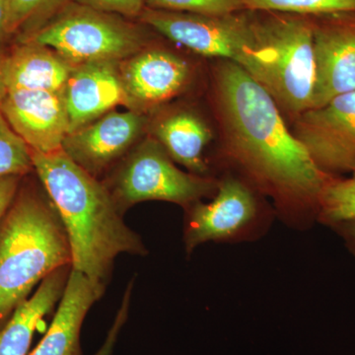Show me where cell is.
I'll return each mask as SVG.
<instances>
[{"label": "cell", "instance_id": "obj_20", "mask_svg": "<svg viewBox=\"0 0 355 355\" xmlns=\"http://www.w3.org/2000/svg\"><path fill=\"white\" fill-rule=\"evenodd\" d=\"M355 220V171L349 177H335L320 200L318 223L328 227Z\"/></svg>", "mask_w": 355, "mask_h": 355}, {"label": "cell", "instance_id": "obj_13", "mask_svg": "<svg viewBox=\"0 0 355 355\" xmlns=\"http://www.w3.org/2000/svg\"><path fill=\"white\" fill-rule=\"evenodd\" d=\"M128 106L135 111L157 106L179 94L188 84L191 67L172 51L147 46L119 62Z\"/></svg>", "mask_w": 355, "mask_h": 355}, {"label": "cell", "instance_id": "obj_22", "mask_svg": "<svg viewBox=\"0 0 355 355\" xmlns=\"http://www.w3.org/2000/svg\"><path fill=\"white\" fill-rule=\"evenodd\" d=\"M32 169L29 147L14 132L0 110V177L23 176Z\"/></svg>", "mask_w": 355, "mask_h": 355}, {"label": "cell", "instance_id": "obj_23", "mask_svg": "<svg viewBox=\"0 0 355 355\" xmlns=\"http://www.w3.org/2000/svg\"><path fill=\"white\" fill-rule=\"evenodd\" d=\"M148 8L158 10L224 15L247 10L245 0H146Z\"/></svg>", "mask_w": 355, "mask_h": 355}, {"label": "cell", "instance_id": "obj_21", "mask_svg": "<svg viewBox=\"0 0 355 355\" xmlns=\"http://www.w3.org/2000/svg\"><path fill=\"white\" fill-rule=\"evenodd\" d=\"M248 10L316 16L354 12L355 0H245Z\"/></svg>", "mask_w": 355, "mask_h": 355}, {"label": "cell", "instance_id": "obj_10", "mask_svg": "<svg viewBox=\"0 0 355 355\" xmlns=\"http://www.w3.org/2000/svg\"><path fill=\"white\" fill-rule=\"evenodd\" d=\"M315 80L312 108L355 91V11L311 16Z\"/></svg>", "mask_w": 355, "mask_h": 355}, {"label": "cell", "instance_id": "obj_26", "mask_svg": "<svg viewBox=\"0 0 355 355\" xmlns=\"http://www.w3.org/2000/svg\"><path fill=\"white\" fill-rule=\"evenodd\" d=\"M21 177L18 175L0 177V222L17 195Z\"/></svg>", "mask_w": 355, "mask_h": 355}, {"label": "cell", "instance_id": "obj_4", "mask_svg": "<svg viewBox=\"0 0 355 355\" xmlns=\"http://www.w3.org/2000/svg\"><path fill=\"white\" fill-rule=\"evenodd\" d=\"M139 21L193 53L240 65L265 87L270 58L259 34L257 11L202 15L146 7Z\"/></svg>", "mask_w": 355, "mask_h": 355}, {"label": "cell", "instance_id": "obj_27", "mask_svg": "<svg viewBox=\"0 0 355 355\" xmlns=\"http://www.w3.org/2000/svg\"><path fill=\"white\" fill-rule=\"evenodd\" d=\"M331 229L340 236L345 248L349 250L352 256L355 257V220L343 222L333 226Z\"/></svg>", "mask_w": 355, "mask_h": 355}, {"label": "cell", "instance_id": "obj_3", "mask_svg": "<svg viewBox=\"0 0 355 355\" xmlns=\"http://www.w3.org/2000/svg\"><path fill=\"white\" fill-rule=\"evenodd\" d=\"M67 266L71 251L53 202L18 191L0 222V329L39 282Z\"/></svg>", "mask_w": 355, "mask_h": 355}, {"label": "cell", "instance_id": "obj_15", "mask_svg": "<svg viewBox=\"0 0 355 355\" xmlns=\"http://www.w3.org/2000/svg\"><path fill=\"white\" fill-rule=\"evenodd\" d=\"M104 291V284L70 270L50 328L29 355H83L80 343L83 322Z\"/></svg>", "mask_w": 355, "mask_h": 355}, {"label": "cell", "instance_id": "obj_9", "mask_svg": "<svg viewBox=\"0 0 355 355\" xmlns=\"http://www.w3.org/2000/svg\"><path fill=\"white\" fill-rule=\"evenodd\" d=\"M295 118L292 133L321 171L334 177L355 171V91Z\"/></svg>", "mask_w": 355, "mask_h": 355}, {"label": "cell", "instance_id": "obj_6", "mask_svg": "<svg viewBox=\"0 0 355 355\" xmlns=\"http://www.w3.org/2000/svg\"><path fill=\"white\" fill-rule=\"evenodd\" d=\"M257 12L259 34L270 58L265 88L277 106L298 116L312 108L316 80L311 16Z\"/></svg>", "mask_w": 355, "mask_h": 355}, {"label": "cell", "instance_id": "obj_5", "mask_svg": "<svg viewBox=\"0 0 355 355\" xmlns=\"http://www.w3.org/2000/svg\"><path fill=\"white\" fill-rule=\"evenodd\" d=\"M146 25L70 1L27 38L50 46L72 67L120 62L148 46Z\"/></svg>", "mask_w": 355, "mask_h": 355}, {"label": "cell", "instance_id": "obj_18", "mask_svg": "<svg viewBox=\"0 0 355 355\" xmlns=\"http://www.w3.org/2000/svg\"><path fill=\"white\" fill-rule=\"evenodd\" d=\"M154 139L173 161L200 176L209 175L203 151L211 139V132L200 116L190 111H176L158 121Z\"/></svg>", "mask_w": 355, "mask_h": 355}, {"label": "cell", "instance_id": "obj_8", "mask_svg": "<svg viewBox=\"0 0 355 355\" xmlns=\"http://www.w3.org/2000/svg\"><path fill=\"white\" fill-rule=\"evenodd\" d=\"M218 181L182 171L155 139L144 140L116 173L110 193L121 211L146 200H162L184 209L214 197Z\"/></svg>", "mask_w": 355, "mask_h": 355}, {"label": "cell", "instance_id": "obj_14", "mask_svg": "<svg viewBox=\"0 0 355 355\" xmlns=\"http://www.w3.org/2000/svg\"><path fill=\"white\" fill-rule=\"evenodd\" d=\"M70 132L127 105L119 62H102L72 67L64 89Z\"/></svg>", "mask_w": 355, "mask_h": 355}, {"label": "cell", "instance_id": "obj_11", "mask_svg": "<svg viewBox=\"0 0 355 355\" xmlns=\"http://www.w3.org/2000/svg\"><path fill=\"white\" fill-rule=\"evenodd\" d=\"M0 110L30 150L48 154L62 148L70 133L64 94L51 91L9 90Z\"/></svg>", "mask_w": 355, "mask_h": 355}, {"label": "cell", "instance_id": "obj_19", "mask_svg": "<svg viewBox=\"0 0 355 355\" xmlns=\"http://www.w3.org/2000/svg\"><path fill=\"white\" fill-rule=\"evenodd\" d=\"M72 0H7V35L31 36ZM18 40V41H19Z\"/></svg>", "mask_w": 355, "mask_h": 355}, {"label": "cell", "instance_id": "obj_17", "mask_svg": "<svg viewBox=\"0 0 355 355\" xmlns=\"http://www.w3.org/2000/svg\"><path fill=\"white\" fill-rule=\"evenodd\" d=\"M69 268H60L46 277L32 297L14 311L0 329V355L28 354L35 331L62 299L69 277Z\"/></svg>", "mask_w": 355, "mask_h": 355}, {"label": "cell", "instance_id": "obj_24", "mask_svg": "<svg viewBox=\"0 0 355 355\" xmlns=\"http://www.w3.org/2000/svg\"><path fill=\"white\" fill-rule=\"evenodd\" d=\"M76 3L104 11L118 14L125 18H139L146 8V0H72Z\"/></svg>", "mask_w": 355, "mask_h": 355}, {"label": "cell", "instance_id": "obj_25", "mask_svg": "<svg viewBox=\"0 0 355 355\" xmlns=\"http://www.w3.org/2000/svg\"><path fill=\"white\" fill-rule=\"evenodd\" d=\"M132 282L128 284L127 291L123 295V302H121L120 309L116 313L113 324L107 334L106 338L97 352L93 355H113L114 347L118 343L119 336L123 330V326L127 323L128 312H130V297L132 293Z\"/></svg>", "mask_w": 355, "mask_h": 355}, {"label": "cell", "instance_id": "obj_12", "mask_svg": "<svg viewBox=\"0 0 355 355\" xmlns=\"http://www.w3.org/2000/svg\"><path fill=\"white\" fill-rule=\"evenodd\" d=\"M146 118L137 111H111L67 135L62 150L97 177L139 139Z\"/></svg>", "mask_w": 355, "mask_h": 355}, {"label": "cell", "instance_id": "obj_1", "mask_svg": "<svg viewBox=\"0 0 355 355\" xmlns=\"http://www.w3.org/2000/svg\"><path fill=\"white\" fill-rule=\"evenodd\" d=\"M223 153L243 181L272 198L277 217L295 230L318 223L320 200L334 176L317 167L288 130L270 93L234 62L214 74Z\"/></svg>", "mask_w": 355, "mask_h": 355}, {"label": "cell", "instance_id": "obj_16", "mask_svg": "<svg viewBox=\"0 0 355 355\" xmlns=\"http://www.w3.org/2000/svg\"><path fill=\"white\" fill-rule=\"evenodd\" d=\"M72 67L50 46L31 40L18 41L7 57V92L26 89L64 93Z\"/></svg>", "mask_w": 355, "mask_h": 355}, {"label": "cell", "instance_id": "obj_7", "mask_svg": "<svg viewBox=\"0 0 355 355\" xmlns=\"http://www.w3.org/2000/svg\"><path fill=\"white\" fill-rule=\"evenodd\" d=\"M258 191L239 177L218 181L211 202L202 200L186 209L184 243L187 254L207 242H252L272 227L277 214L259 197Z\"/></svg>", "mask_w": 355, "mask_h": 355}, {"label": "cell", "instance_id": "obj_29", "mask_svg": "<svg viewBox=\"0 0 355 355\" xmlns=\"http://www.w3.org/2000/svg\"><path fill=\"white\" fill-rule=\"evenodd\" d=\"M8 38L7 35V0H0V43Z\"/></svg>", "mask_w": 355, "mask_h": 355}, {"label": "cell", "instance_id": "obj_2", "mask_svg": "<svg viewBox=\"0 0 355 355\" xmlns=\"http://www.w3.org/2000/svg\"><path fill=\"white\" fill-rule=\"evenodd\" d=\"M30 153L33 169L64 224L71 270L105 284L116 257L147 253L139 236L123 221V212L105 184L62 148L48 154Z\"/></svg>", "mask_w": 355, "mask_h": 355}, {"label": "cell", "instance_id": "obj_28", "mask_svg": "<svg viewBox=\"0 0 355 355\" xmlns=\"http://www.w3.org/2000/svg\"><path fill=\"white\" fill-rule=\"evenodd\" d=\"M8 49L0 43V103L7 94L6 62L8 57Z\"/></svg>", "mask_w": 355, "mask_h": 355}]
</instances>
